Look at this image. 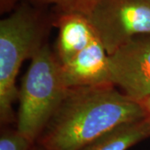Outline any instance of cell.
<instances>
[{
    "instance_id": "6da1fadb",
    "label": "cell",
    "mask_w": 150,
    "mask_h": 150,
    "mask_svg": "<svg viewBox=\"0 0 150 150\" xmlns=\"http://www.w3.org/2000/svg\"><path fill=\"white\" fill-rule=\"evenodd\" d=\"M148 115L142 103L111 83L69 88L36 144L48 150H79L123 123Z\"/></svg>"
},
{
    "instance_id": "7a4b0ae2",
    "label": "cell",
    "mask_w": 150,
    "mask_h": 150,
    "mask_svg": "<svg viewBox=\"0 0 150 150\" xmlns=\"http://www.w3.org/2000/svg\"><path fill=\"white\" fill-rule=\"evenodd\" d=\"M55 54L69 88L109 84L108 54L85 16L59 14Z\"/></svg>"
},
{
    "instance_id": "3957f363",
    "label": "cell",
    "mask_w": 150,
    "mask_h": 150,
    "mask_svg": "<svg viewBox=\"0 0 150 150\" xmlns=\"http://www.w3.org/2000/svg\"><path fill=\"white\" fill-rule=\"evenodd\" d=\"M69 89L55 54L43 45L31 59L18 92L17 129L35 144Z\"/></svg>"
},
{
    "instance_id": "277c9868",
    "label": "cell",
    "mask_w": 150,
    "mask_h": 150,
    "mask_svg": "<svg viewBox=\"0 0 150 150\" xmlns=\"http://www.w3.org/2000/svg\"><path fill=\"white\" fill-rule=\"evenodd\" d=\"M43 25L37 13L27 5L18 7L0 21V119L14 121L13 103L18 98L17 75L22 64L32 59L42 45Z\"/></svg>"
},
{
    "instance_id": "5b68a950",
    "label": "cell",
    "mask_w": 150,
    "mask_h": 150,
    "mask_svg": "<svg viewBox=\"0 0 150 150\" xmlns=\"http://www.w3.org/2000/svg\"><path fill=\"white\" fill-rule=\"evenodd\" d=\"M86 18L109 55L131 38L150 34V0H98Z\"/></svg>"
},
{
    "instance_id": "8992f818",
    "label": "cell",
    "mask_w": 150,
    "mask_h": 150,
    "mask_svg": "<svg viewBox=\"0 0 150 150\" xmlns=\"http://www.w3.org/2000/svg\"><path fill=\"white\" fill-rule=\"evenodd\" d=\"M110 81L142 102L150 97V34L139 35L108 55Z\"/></svg>"
},
{
    "instance_id": "52a82bcc",
    "label": "cell",
    "mask_w": 150,
    "mask_h": 150,
    "mask_svg": "<svg viewBox=\"0 0 150 150\" xmlns=\"http://www.w3.org/2000/svg\"><path fill=\"white\" fill-rule=\"evenodd\" d=\"M150 137V115L123 123L79 150H128Z\"/></svg>"
},
{
    "instance_id": "ba28073f",
    "label": "cell",
    "mask_w": 150,
    "mask_h": 150,
    "mask_svg": "<svg viewBox=\"0 0 150 150\" xmlns=\"http://www.w3.org/2000/svg\"><path fill=\"white\" fill-rule=\"evenodd\" d=\"M42 4H52L59 14H80L87 16L98 0H37Z\"/></svg>"
},
{
    "instance_id": "9c48e42d",
    "label": "cell",
    "mask_w": 150,
    "mask_h": 150,
    "mask_svg": "<svg viewBox=\"0 0 150 150\" xmlns=\"http://www.w3.org/2000/svg\"><path fill=\"white\" fill-rule=\"evenodd\" d=\"M33 144L18 129H4L0 136V150H32Z\"/></svg>"
},
{
    "instance_id": "30bf717a",
    "label": "cell",
    "mask_w": 150,
    "mask_h": 150,
    "mask_svg": "<svg viewBox=\"0 0 150 150\" xmlns=\"http://www.w3.org/2000/svg\"><path fill=\"white\" fill-rule=\"evenodd\" d=\"M18 0H0L1 13H5L13 9Z\"/></svg>"
},
{
    "instance_id": "8fae6325",
    "label": "cell",
    "mask_w": 150,
    "mask_h": 150,
    "mask_svg": "<svg viewBox=\"0 0 150 150\" xmlns=\"http://www.w3.org/2000/svg\"><path fill=\"white\" fill-rule=\"evenodd\" d=\"M142 104L144 106L145 109L147 110L148 113L150 115V97L147 98L146 99H144V101H142Z\"/></svg>"
},
{
    "instance_id": "7c38bea8",
    "label": "cell",
    "mask_w": 150,
    "mask_h": 150,
    "mask_svg": "<svg viewBox=\"0 0 150 150\" xmlns=\"http://www.w3.org/2000/svg\"><path fill=\"white\" fill-rule=\"evenodd\" d=\"M32 150H48L46 149H44V148H43V147H41V146H39L38 144H35L33 146L32 148Z\"/></svg>"
}]
</instances>
